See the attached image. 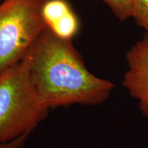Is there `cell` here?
<instances>
[{
	"label": "cell",
	"mask_w": 148,
	"mask_h": 148,
	"mask_svg": "<svg viewBox=\"0 0 148 148\" xmlns=\"http://www.w3.org/2000/svg\"><path fill=\"white\" fill-rule=\"evenodd\" d=\"M40 99L49 108L73 104H100L113 83L88 71L71 40L61 38L47 27L21 60Z\"/></svg>",
	"instance_id": "6da1fadb"
},
{
	"label": "cell",
	"mask_w": 148,
	"mask_h": 148,
	"mask_svg": "<svg viewBox=\"0 0 148 148\" xmlns=\"http://www.w3.org/2000/svg\"><path fill=\"white\" fill-rule=\"evenodd\" d=\"M49 108L40 99L22 61L0 73V143L30 134Z\"/></svg>",
	"instance_id": "7a4b0ae2"
},
{
	"label": "cell",
	"mask_w": 148,
	"mask_h": 148,
	"mask_svg": "<svg viewBox=\"0 0 148 148\" xmlns=\"http://www.w3.org/2000/svg\"><path fill=\"white\" fill-rule=\"evenodd\" d=\"M47 0H3L0 3V70L21 61L47 27L42 9Z\"/></svg>",
	"instance_id": "3957f363"
},
{
	"label": "cell",
	"mask_w": 148,
	"mask_h": 148,
	"mask_svg": "<svg viewBox=\"0 0 148 148\" xmlns=\"http://www.w3.org/2000/svg\"><path fill=\"white\" fill-rule=\"evenodd\" d=\"M128 69L125 72L123 86L130 95L137 99L139 109L148 119V34L127 51Z\"/></svg>",
	"instance_id": "277c9868"
},
{
	"label": "cell",
	"mask_w": 148,
	"mask_h": 148,
	"mask_svg": "<svg viewBox=\"0 0 148 148\" xmlns=\"http://www.w3.org/2000/svg\"><path fill=\"white\" fill-rule=\"evenodd\" d=\"M70 11L71 9L64 0H47L43 6L42 14L47 27L50 28Z\"/></svg>",
	"instance_id": "5b68a950"
},
{
	"label": "cell",
	"mask_w": 148,
	"mask_h": 148,
	"mask_svg": "<svg viewBox=\"0 0 148 148\" xmlns=\"http://www.w3.org/2000/svg\"><path fill=\"white\" fill-rule=\"evenodd\" d=\"M49 29L60 38L71 40L78 31V19L71 10Z\"/></svg>",
	"instance_id": "8992f818"
},
{
	"label": "cell",
	"mask_w": 148,
	"mask_h": 148,
	"mask_svg": "<svg viewBox=\"0 0 148 148\" xmlns=\"http://www.w3.org/2000/svg\"><path fill=\"white\" fill-rule=\"evenodd\" d=\"M108 5L120 21L132 17L133 0H99Z\"/></svg>",
	"instance_id": "52a82bcc"
},
{
	"label": "cell",
	"mask_w": 148,
	"mask_h": 148,
	"mask_svg": "<svg viewBox=\"0 0 148 148\" xmlns=\"http://www.w3.org/2000/svg\"><path fill=\"white\" fill-rule=\"evenodd\" d=\"M132 17L148 34V0H133Z\"/></svg>",
	"instance_id": "ba28073f"
},
{
	"label": "cell",
	"mask_w": 148,
	"mask_h": 148,
	"mask_svg": "<svg viewBox=\"0 0 148 148\" xmlns=\"http://www.w3.org/2000/svg\"><path fill=\"white\" fill-rule=\"evenodd\" d=\"M29 134H25L8 143H0V148H21L25 144Z\"/></svg>",
	"instance_id": "9c48e42d"
},
{
	"label": "cell",
	"mask_w": 148,
	"mask_h": 148,
	"mask_svg": "<svg viewBox=\"0 0 148 148\" xmlns=\"http://www.w3.org/2000/svg\"><path fill=\"white\" fill-rule=\"evenodd\" d=\"M3 1V0H0V3H1V1Z\"/></svg>",
	"instance_id": "30bf717a"
},
{
	"label": "cell",
	"mask_w": 148,
	"mask_h": 148,
	"mask_svg": "<svg viewBox=\"0 0 148 148\" xmlns=\"http://www.w3.org/2000/svg\"><path fill=\"white\" fill-rule=\"evenodd\" d=\"M1 70H0V73H1Z\"/></svg>",
	"instance_id": "8fae6325"
}]
</instances>
